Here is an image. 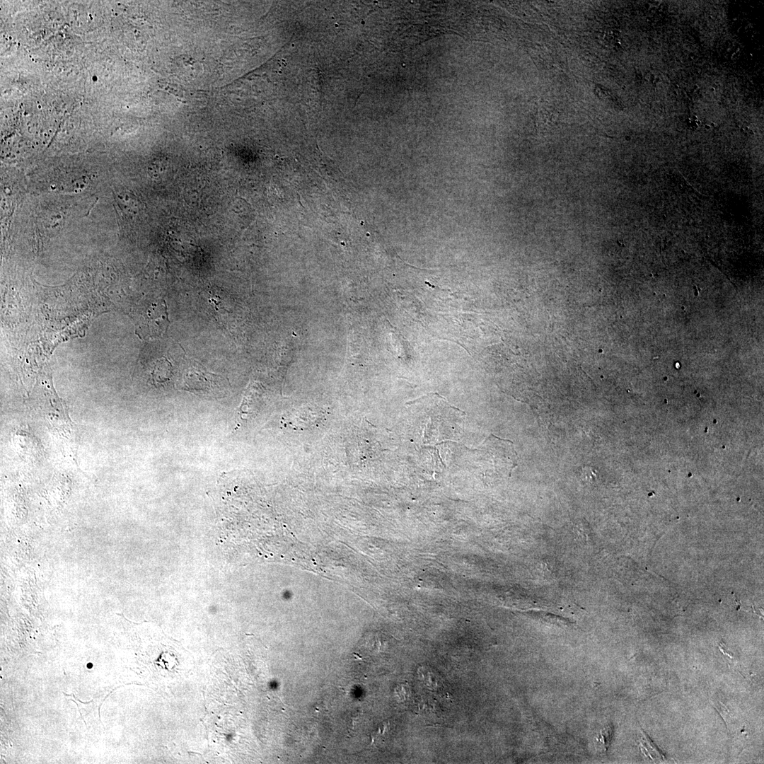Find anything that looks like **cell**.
<instances>
[{
    "label": "cell",
    "mask_w": 764,
    "mask_h": 764,
    "mask_svg": "<svg viewBox=\"0 0 764 764\" xmlns=\"http://www.w3.org/2000/svg\"><path fill=\"white\" fill-rule=\"evenodd\" d=\"M164 367H166V366L162 362H158L157 364H156L154 369L152 371V376L154 380L156 381V382H161V378H163V380L165 381L168 378V376L166 373L168 372L169 369H166Z\"/></svg>",
    "instance_id": "cell-3"
},
{
    "label": "cell",
    "mask_w": 764,
    "mask_h": 764,
    "mask_svg": "<svg viewBox=\"0 0 764 764\" xmlns=\"http://www.w3.org/2000/svg\"><path fill=\"white\" fill-rule=\"evenodd\" d=\"M185 388L190 390L212 392L219 388V383H224V378L220 376L207 372L199 364L190 366L184 374Z\"/></svg>",
    "instance_id": "cell-2"
},
{
    "label": "cell",
    "mask_w": 764,
    "mask_h": 764,
    "mask_svg": "<svg viewBox=\"0 0 764 764\" xmlns=\"http://www.w3.org/2000/svg\"><path fill=\"white\" fill-rule=\"evenodd\" d=\"M170 322L167 305L164 300H158L141 313L135 332L141 340L161 337L166 332Z\"/></svg>",
    "instance_id": "cell-1"
}]
</instances>
